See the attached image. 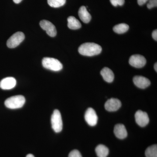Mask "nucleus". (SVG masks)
Instances as JSON below:
<instances>
[{"instance_id":"obj_1","label":"nucleus","mask_w":157,"mask_h":157,"mask_svg":"<svg viewBox=\"0 0 157 157\" xmlns=\"http://www.w3.org/2000/svg\"><path fill=\"white\" fill-rule=\"evenodd\" d=\"M102 47L93 42H86L82 44L78 48V52L85 56H92L101 53Z\"/></svg>"},{"instance_id":"obj_2","label":"nucleus","mask_w":157,"mask_h":157,"mask_svg":"<svg viewBox=\"0 0 157 157\" xmlns=\"http://www.w3.org/2000/svg\"><path fill=\"white\" fill-rule=\"evenodd\" d=\"M25 99L22 95L10 97L5 101V104L7 108L11 109L21 108L25 104Z\"/></svg>"},{"instance_id":"obj_3","label":"nucleus","mask_w":157,"mask_h":157,"mask_svg":"<svg viewBox=\"0 0 157 157\" xmlns=\"http://www.w3.org/2000/svg\"><path fill=\"white\" fill-rule=\"evenodd\" d=\"M42 64L45 69L54 71H59L62 70L63 66L57 59L45 57L42 59Z\"/></svg>"},{"instance_id":"obj_4","label":"nucleus","mask_w":157,"mask_h":157,"mask_svg":"<svg viewBox=\"0 0 157 157\" xmlns=\"http://www.w3.org/2000/svg\"><path fill=\"white\" fill-rule=\"evenodd\" d=\"M51 121L52 128L55 132L59 133L61 132L63 127V121L60 112L58 109H55L53 111L51 116Z\"/></svg>"},{"instance_id":"obj_5","label":"nucleus","mask_w":157,"mask_h":157,"mask_svg":"<svg viewBox=\"0 0 157 157\" xmlns=\"http://www.w3.org/2000/svg\"><path fill=\"white\" fill-rule=\"evenodd\" d=\"M24 34L22 32H18L13 34L7 42V45L9 48H14L17 47L24 40Z\"/></svg>"},{"instance_id":"obj_6","label":"nucleus","mask_w":157,"mask_h":157,"mask_svg":"<svg viewBox=\"0 0 157 157\" xmlns=\"http://www.w3.org/2000/svg\"><path fill=\"white\" fill-rule=\"evenodd\" d=\"M129 64L137 68H141L145 66L146 63V60L143 56L140 55H134L130 58Z\"/></svg>"},{"instance_id":"obj_7","label":"nucleus","mask_w":157,"mask_h":157,"mask_svg":"<svg viewBox=\"0 0 157 157\" xmlns=\"http://www.w3.org/2000/svg\"><path fill=\"white\" fill-rule=\"evenodd\" d=\"M85 119L90 126H94L97 124L98 117L94 109L92 108H88L85 114Z\"/></svg>"},{"instance_id":"obj_8","label":"nucleus","mask_w":157,"mask_h":157,"mask_svg":"<svg viewBox=\"0 0 157 157\" xmlns=\"http://www.w3.org/2000/svg\"><path fill=\"white\" fill-rule=\"evenodd\" d=\"M135 118L137 124L141 127L146 126L149 122V118L147 113L140 110H138L136 112Z\"/></svg>"},{"instance_id":"obj_9","label":"nucleus","mask_w":157,"mask_h":157,"mask_svg":"<svg viewBox=\"0 0 157 157\" xmlns=\"http://www.w3.org/2000/svg\"><path fill=\"white\" fill-rule=\"evenodd\" d=\"M40 25L42 29L45 31L48 36L55 37L56 35L57 31L55 26L53 24L48 21L43 20L40 22Z\"/></svg>"},{"instance_id":"obj_10","label":"nucleus","mask_w":157,"mask_h":157,"mask_svg":"<svg viewBox=\"0 0 157 157\" xmlns=\"http://www.w3.org/2000/svg\"><path fill=\"white\" fill-rule=\"evenodd\" d=\"M121 106V101L116 98H111L107 100L105 104V108L109 112L117 111Z\"/></svg>"},{"instance_id":"obj_11","label":"nucleus","mask_w":157,"mask_h":157,"mask_svg":"<svg viewBox=\"0 0 157 157\" xmlns=\"http://www.w3.org/2000/svg\"><path fill=\"white\" fill-rule=\"evenodd\" d=\"M16 85V79L12 77H6L0 82V87L4 90L12 89L15 87Z\"/></svg>"},{"instance_id":"obj_12","label":"nucleus","mask_w":157,"mask_h":157,"mask_svg":"<svg viewBox=\"0 0 157 157\" xmlns=\"http://www.w3.org/2000/svg\"><path fill=\"white\" fill-rule=\"evenodd\" d=\"M134 84L137 87L145 89L151 84V82L146 77L142 76H135L133 78Z\"/></svg>"},{"instance_id":"obj_13","label":"nucleus","mask_w":157,"mask_h":157,"mask_svg":"<svg viewBox=\"0 0 157 157\" xmlns=\"http://www.w3.org/2000/svg\"><path fill=\"white\" fill-rule=\"evenodd\" d=\"M113 132L114 135L119 139H124L128 135V132L125 127L122 124H117L116 125Z\"/></svg>"},{"instance_id":"obj_14","label":"nucleus","mask_w":157,"mask_h":157,"mask_svg":"<svg viewBox=\"0 0 157 157\" xmlns=\"http://www.w3.org/2000/svg\"><path fill=\"white\" fill-rule=\"evenodd\" d=\"M78 14L80 19L85 23H88L91 19V16L85 6H82L79 8Z\"/></svg>"},{"instance_id":"obj_15","label":"nucleus","mask_w":157,"mask_h":157,"mask_svg":"<svg viewBox=\"0 0 157 157\" xmlns=\"http://www.w3.org/2000/svg\"><path fill=\"white\" fill-rule=\"evenodd\" d=\"M101 76L104 80L107 82H112L114 79V73L112 70L107 67H104L101 70Z\"/></svg>"},{"instance_id":"obj_16","label":"nucleus","mask_w":157,"mask_h":157,"mask_svg":"<svg viewBox=\"0 0 157 157\" xmlns=\"http://www.w3.org/2000/svg\"><path fill=\"white\" fill-rule=\"evenodd\" d=\"M67 21L68 28L71 29H78L81 27V24L79 21L73 16L68 17Z\"/></svg>"},{"instance_id":"obj_17","label":"nucleus","mask_w":157,"mask_h":157,"mask_svg":"<svg viewBox=\"0 0 157 157\" xmlns=\"http://www.w3.org/2000/svg\"><path fill=\"white\" fill-rule=\"evenodd\" d=\"M96 154L98 157H107L109 154V149L103 144L98 145L95 149Z\"/></svg>"},{"instance_id":"obj_18","label":"nucleus","mask_w":157,"mask_h":157,"mask_svg":"<svg viewBox=\"0 0 157 157\" xmlns=\"http://www.w3.org/2000/svg\"><path fill=\"white\" fill-rule=\"evenodd\" d=\"M128 25L125 23H121L113 27V30L115 33L119 34H123L128 30Z\"/></svg>"},{"instance_id":"obj_19","label":"nucleus","mask_w":157,"mask_h":157,"mask_svg":"<svg viewBox=\"0 0 157 157\" xmlns=\"http://www.w3.org/2000/svg\"><path fill=\"white\" fill-rule=\"evenodd\" d=\"M146 157H157V145L156 144L149 147L145 152Z\"/></svg>"},{"instance_id":"obj_20","label":"nucleus","mask_w":157,"mask_h":157,"mask_svg":"<svg viewBox=\"0 0 157 157\" xmlns=\"http://www.w3.org/2000/svg\"><path fill=\"white\" fill-rule=\"evenodd\" d=\"M48 5L53 8H59L63 6L66 0H48Z\"/></svg>"},{"instance_id":"obj_21","label":"nucleus","mask_w":157,"mask_h":157,"mask_svg":"<svg viewBox=\"0 0 157 157\" xmlns=\"http://www.w3.org/2000/svg\"><path fill=\"white\" fill-rule=\"evenodd\" d=\"M113 6L117 7L118 6H122L124 4V0H109Z\"/></svg>"},{"instance_id":"obj_22","label":"nucleus","mask_w":157,"mask_h":157,"mask_svg":"<svg viewBox=\"0 0 157 157\" xmlns=\"http://www.w3.org/2000/svg\"><path fill=\"white\" fill-rule=\"evenodd\" d=\"M69 157H82L80 152L77 150H73L69 154Z\"/></svg>"},{"instance_id":"obj_23","label":"nucleus","mask_w":157,"mask_h":157,"mask_svg":"<svg viewBox=\"0 0 157 157\" xmlns=\"http://www.w3.org/2000/svg\"><path fill=\"white\" fill-rule=\"evenodd\" d=\"M157 0H149L147 4V8L148 9H151L154 7H157Z\"/></svg>"},{"instance_id":"obj_24","label":"nucleus","mask_w":157,"mask_h":157,"mask_svg":"<svg viewBox=\"0 0 157 157\" xmlns=\"http://www.w3.org/2000/svg\"><path fill=\"white\" fill-rule=\"evenodd\" d=\"M149 0H137V3L139 6H143Z\"/></svg>"},{"instance_id":"obj_25","label":"nucleus","mask_w":157,"mask_h":157,"mask_svg":"<svg viewBox=\"0 0 157 157\" xmlns=\"http://www.w3.org/2000/svg\"><path fill=\"white\" fill-rule=\"evenodd\" d=\"M152 36L153 38L156 41H157V29L155 30L153 32L152 34Z\"/></svg>"},{"instance_id":"obj_26","label":"nucleus","mask_w":157,"mask_h":157,"mask_svg":"<svg viewBox=\"0 0 157 157\" xmlns=\"http://www.w3.org/2000/svg\"><path fill=\"white\" fill-rule=\"evenodd\" d=\"M13 2L16 4H19L22 0H13Z\"/></svg>"},{"instance_id":"obj_27","label":"nucleus","mask_w":157,"mask_h":157,"mask_svg":"<svg viewBox=\"0 0 157 157\" xmlns=\"http://www.w3.org/2000/svg\"><path fill=\"white\" fill-rule=\"evenodd\" d=\"M154 69L155 70L156 72H157V63H156L154 65Z\"/></svg>"},{"instance_id":"obj_28","label":"nucleus","mask_w":157,"mask_h":157,"mask_svg":"<svg viewBox=\"0 0 157 157\" xmlns=\"http://www.w3.org/2000/svg\"><path fill=\"white\" fill-rule=\"evenodd\" d=\"M26 157H35L33 155L31 154H28L26 156Z\"/></svg>"}]
</instances>
